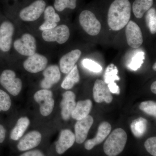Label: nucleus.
I'll use <instances>...</instances> for the list:
<instances>
[{
	"mask_svg": "<svg viewBox=\"0 0 156 156\" xmlns=\"http://www.w3.org/2000/svg\"><path fill=\"white\" fill-rule=\"evenodd\" d=\"M14 49L21 55L30 56L36 51V41L30 34H24L20 38L14 42Z\"/></svg>",
	"mask_w": 156,
	"mask_h": 156,
	"instance_id": "8",
	"label": "nucleus"
},
{
	"mask_svg": "<svg viewBox=\"0 0 156 156\" xmlns=\"http://www.w3.org/2000/svg\"><path fill=\"white\" fill-rule=\"evenodd\" d=\"M0 83L13 96H17L22 89V81L16 77L13 70L6 69L0 76Z\"/></svg>",
	"mask_w": 156,
	"mask_h": 156,
	"instance_id": "3",
	"label": "nucleus"
},
{
	"mask_svg": "<svg viewBox=\"0 0 156 156\" xmlns=\"http://www.w3.org/2000/svg\"><path fill=\"white\" fill-rule=\"evenodd\" d=\"M11 101L10 96L0 89V112L7 111L11 107Z\"/></svg>",
	"mask_w": 156,
	"mask_h": 156,
	"instance_id": "31",
	"label": "nucleus"
},
{
	"mask_svg": "<svg viewBox=\"0 0 156 156\" xmlns=\"http://www.w3.org/2000/svg\"><path fill=\"white\" fill-rule=\"evenodd\" d=\"M127 140L126 131L121 128L115 129L104 144L105 153L108 156H116L124 150Z\"/></svg>",
	"mask_w": 156,
	"mask_h": 156,
	"instance_id": "2",
	"label": "nucleus"
},
{
	"mask_svg": "<svg viewBox=\"0 0 156 156\" xmlns=\"http://www.w3.org/2000/svg\"><path fill=\"white\" fill-rule=\"evenodd\" d=\"M139 108L147 114L156 117V103L154 101H149L141 102Z\"/></svg>",
	"mask_w": 156,
	"mask_h": 156,
	"instance_id": "30",
	"label": "nucleus"
},
{
	"mask_svg": "<svg viewBox=\"0 0 156 156\" xmlns=\"http://www.w3.org/2000/svg\"><path fill=\"white\" fill-rule=\"evenodd\" d=\"M42 135L39 131L29 132L20 140L17 147L19 151H26L37 147L41 143Z\"/></svg>",
	"mask_w": 156,
	"mask_h": 156,
	"instance_id": "15",
	"label": "nucleus"
},
{
	"mask_svg": "<svg viewBox=\"0 0 156 156\" xmlns=\"http://www.w3.org/2000/svg\"><path fill=\"white\" fill-rule=\"evenodd\" d=\"M151 90L154 94L156 93V82L154 81L152 84L151 87Z\"/></svg>",
	"mask_w": 156,
	"mask_h": 156,
	"instance_id": "37",
	"label": "nucleus"
},
{
	"mask_svg": "<svg viewBox=\"0 0 156 156\" xmlns=\"http://www.w3.org/2000/svg\"><path fill=\"white\" fill-rule=\"evenodd\" d=\"M6 130L2 125H0V143L4 142L5 138Z\"/></svg>",
	"mask_w": 156,
	"mask_h": 156,
	"instance_id": "36",
	"label": "nucleus"
},
{
	"mask_svg": "<svg viewBox=\"0 0 156 156\" xmlns=\"http://www.w3.org/2000/svg\"><path fill=\"white\" fill-rule=\"evenodd\" d=\"M144 147L149 153L153 156H156V137H150L146 140Z\"/></svg>",
	"mask_w": 156,
	"mask_h": 156,
	"instance_id": "33",
	"label": "nucleus"
},
{
	"mask_svg": "<svg viewBox=\"0 0 156 156\" xmlns=\"http://www.w3.org/2000/svg\"><path fill=\"white\" fill-rule=\"evenodd\" d=\"M147 121L144 118H139L131 124V129L134 136L140 137L143 136L147 130Z\"/></svg>",
	"mask_w": 156,
	"mask_h": 156,
	"instance_id": "25",
	"label": "nucleus"
},
{
	"mask_svg": "<svg viewBox=\"0 0 156 156\" xmlns=\"http://www.w3.org/2000/svg\"><path fill=\"white\" fill-rule=\"evenodd\" d=\"M126 35L127 43L131 48H138L142 44L143 37L139 26L130 20L126 25Z\"/></svg>",
	"mask_w": 156,
	"mask_h": 156,
	"instance_id": "9",
	"label": "nucleus"
},
{
	"mask_svg": "<svg viewBox=\"0 0 156 156\" xmlns=\"http://www.w3.org/2000/svg\"><path fill=\"white\" fill-rule=\"evenodd\" d=\"M14 31V25L10 21H4L0 26V45L3 52H8L11 49Z\"/></svg>",
	"mask_w": 156,
	"mask_h": 156,
	"instance_id": "11",
	"label": "nucleus"
},
{
	"mask_svg": "<svg viewBox=\"0 0 156 156\" xmlns=\"http://www.w3.org/2000/svg\"><path fill=\"white\" fill-rule=\"evenodd\" d=\"M80 80V74L77 66L75 65L62 82V88L66 90L71 89L76 84L79 83Z\"/></svg>",
	"mask_w": 156,
	"mask_h": 156,
	"instance_id": "24",
	"label": "nucleus"
},
{
	"mask_svg": "<svg viewBox=\"0 0 156 156\" xmlns=\"http://www.w3.org/2000/svg\"><path fill=\"white\" fill-rule=\"evenodd\" d=\"M30 120L27 117H21L17 121L16 126L11 131L10 137L14 140L20 139L30 125Z\"/></svg>",
	"mask_w": 156,
	"mask_h": 156,
	"instance_id": "22",
	"label": "nucleus"
},
{
	"mask_svg": "<svg viewBox=\"0 0 156 156\" xmlns=\"http://www.w3.org/2000/svg\"><path fill=\"white\" fill-rule=\"evenodd\" d=\"M20 156H45L44 154L39 150L29 151L22 154Z\"/></svg>",
	"mask_w": 156,
	"mask_h": 156,
	"instance_id": "35",
	"label": "nucleus"
},
{
	"mask_svg": "<svg viewBox=\"0 0 156 156\" xmlns=\"http://www.w3.org/2000/svg\"><path fill=\"white\" fill-rule=\"evenodd\" d=\"M48 63L47 57L37 53L28 56L24 61L23 66L28 72L36 73L45 69Z\"/></svg>",
	"mask_w": 156,
	"mask_h": 156,
	"instance_id": "10",
	"label": "nucleus"
},
{
	"mask_svg": "<svg viewBox=\"0 0 156 156\" xmlns=\"http://www.w3.org/2000/svg\"><path fill=\"white\" fill-rule=\"evenodd\" d=\"M34 98L39 104L41 114L48 116L52 113L54 106V100L52 91L44 89L39 90L34 95Z\"/></svg>",
	"mask_w": 156,
	"mask_h": 156,
	"instance_id": "6",
	"label": "nucleus"
},
{
	"mask_svg": "<svg viewBox=\"0 0 156 156\" xmlns=\"http://www.w3.org/2000/svg\"><path fill=\"white\" fill-rule=\"evenodd\" d=\"M93 123V119L88 115L84 119L77 120L75 126L76 141L79 144L83 143L87 139L88 132Z\"/></svg>",
	"mask_w": 156,
	"mask_h": 156,
	"instance_id": "12",
	"label": "nucleus"
},
{
	"mask_svg": "<svg viewBox=\"0 0 156 156\" xmlns=\"http://www.w3.org/2000/svg\"><path fill=\"white\" fill-rule=\"evenodd\" d=\"M145 58V54L144 52H139L136 53L132 59L131 62L128 65L130 69L133 71H136L144 63V60Z\"/></svg>",
	"mask_w": 156,
	"mask_h": 156,
	"instance_id": "29",
	"label": "nucleus"
},
{
	"mask_svg": "<svg viewBox=\"0 0 156 156\" xmlns=\"http://www.w3.org/2000/svg\"><path fill=\"white\" fill-rule=\"evenodd\" d=\"M76 104V95L72 91H66L62 94V99L60 103L61 115L63 120L69 119L71 116Z\"/></svg>",
	"mask_w": 156,
	"mask_h": 156,
	"instance_id": "16",
	"label": "nucleus"
},
{
	"mask_svg": "<svg viewBox=\"0 0 156 156\" xmlns=\"http://www.w3.org/2000/svg\"><path fill=\"white\" fill-rule=\"evenodd\" d=\"M93 97L94 100L97 103L105 101L110 103L112 101L113 97L108 85L104 81L97 79L94 84L93 88Z\"/></svg>",
	"mask_w": 156,
	"mask_h": 156,
	"instance_id": "13",
	"label": "nucleus"
},
{
	"mask_svg": "<svg viewBox=\"0 0 156 156\" xmlns=\"http://www.w3.org/2000/svg\"><path fill=\"white\" fill-rule=\"evenodd\" d=\"M44 79L41 83V87L44 89H48L57 83L61 77L60 69L58 66L51 65L44 70L43 73Z\"/></svg>",
	"mask_w": 156,
	"mask_h": 156,
	"instance_id": "14",
	"label": "nucleus"
},
{
	"mask_svg": "<svg viewBox=\"0 0 156 156\" xmlns=\"http://www.w3.org/2000/svg\"><path fill=\"white\" fill-rule=\"evenodd\" d=\"M81 54L80 50L76 49L62 56L59 61L60 69L62 72L65 74L68 73L75 66Z\"/></svg>",
	"mask_w": 156,
	"mask_h": 156,
	"instance_id": "18",
	"label": "nucleus"
},
{
	"mask_svg": "<svg viewBox=\"0 0 156 156\" xmlns=\"http://www.w3.org/2000/svg\"><path fill=\"white\" fill-rule=\"evenodd\" d=\"M79 21L82 28L88 34L96 36L100 33L101 26L95 14L91 11H82L79 17Z\"/></svg>",
	"mask_w": 156,
	"mask_h": 156,
	"instance_id": "4",
	"label": "nucleus"
},
{
	"mask_svg": "<svg viewBox=\"0 0 156 156\" xmlns=\"http://www.w3.org/2000/svg\"><path fill=\"white\" fill-rule=\"evenodd\" d=\"M84 67L94 73H99L102 70V67L100 65L91 59L86 58L83 61Z\"/></svg>",
	"mask_w": 156,
	"mask_h": 156,
	"instance_id": "32",
	"label": "nucleus"
},
{
	"mask_svg": "<svg viewBox=\"0 0 156 156\" xmlns=\"http://www.w3.org/2000/svg\"><path fill=\"white\" fill-rule=\"evenodd\" d=\"M154 0H135L132 6L133 13L136 18L140 19L151 8Z\"/></svg>",
	"mask_w": 156,
	"mask_h": 156,
	"instance_id": "23",
	"label": "nucleus"
},
{
	"mask_svg": "<svg viewBox=\"0 0 156 156\" xmlns=\"http://www.w3.org/2000/svg\"><path fill=\"white\" fill-rule=\"evenodd\" d=\"M1 45H0V50H1Z\"/></svg>",
	"mask_w": 156,
	"mask_h": 156,
	"instance_id": "39",
	"label": "nucleus"
},
{
	"mask_svg": "<svg viewBox=\"0 0 156 156\" xmlns=\"http://www.w3.org/2000/svg\"><path fill=\"white\" fill-rule=\"evenodd\" d=\"M92 105V101L89 99L78 101L72 113V117L76 120L84 119L89 115Z\"/></svg>",
	"mask_w": 156,
	"mask_h": 156,
	"instance_id": "21",
	"label": "nucleus"
},
{
	"mask_svg": "<svg viewBox=\"0 0 156 156\" xmlns=\"http://www.w3.org/2000/svg\"><path fill=\"white\" fill-rule=\"evenodd\" d=\"M110 124L107 122H103L98 128L97 134L94 138L88 140L85 144V147L87 150L92 149L95 146L100 144L106 138L111 131Z\"/></svg>",
	"mask_w": 156,
	"mask_h": 156,
	"instance_id": "19",
	"label": "nucleus"
},
{
	"mask_svg": "<svg viewBox=\"0 0 156 156\" xmlns=\"http://www.w3.org/2000/svg\"><path fill=\"white\" fill-rule=\"evenodd\" d=\"M42 36L46 41L56 42L59 44H63L69 38V29L67 26L61 24L51 29L43 31Z\"/></svg>",
	"mask_w": 156,
	"mask_h": 156,
	"instance_id": "7",
	"label": "nucleus"
},
{
	"mask_svg": "<svg viewBox=\"0 0 156 156\" xmlns=\"http://www.w3.org/2000/svg\"><path fill=\"white\" fill-rule=\"evenodd\" d=\"M131 5L128 0H115L112 3L108 14V23L112 30H121L130 21Z\"/></svg>",
	"mask_w": 156,
	"mask_h": 156,
	"instance_id": "1",
	"label": "nucleus"
},
{
	"mask_svg": "<svg viewBox=\"0 0 156 156\" xmlns=\"http://www.w3.org/2000/svg\"><path fill=\"white\" fill-rule=\"evenodd\" d=\"M118 69L114 64H111L107 68L105 73V83L108 84L115 83L116 80H119L120 78L118 76Z\"/></svg>",
	"mask_w": 156,
	"mask_h": 156,
	"instance_id": "27",
	"label": "nucleus"
},
{
	"mask_svg": "<svg viewBox=\"0 0 156 156\" xmlns=\"http://www.w3.org/2000/svg\"><path fill=\"white\" fill-rule=\"evenodd\" d=\"M46 7V3L44 0H37L20 11V17L27 22L35 21L44 13Z\"/></svg>",
	"mask_w": 156,
	"mask_h": 156,
	"instance_id": "5",
	"label": "nucleus"
},
{
	"mask_svg": "<svg viewBox=\"0 0 156 156\" xmlns=\"http://www.w3.org/2000/svg\"><path fill=\"white\" fill-rule=\"evenodd\" d=\"M153 69L154 70L156 71V63L155 62L154 63V65L153 66Z\"/></svg>",
	"mask_w": 156,
	"mask_h": 156,
	"instance_id": "38",
	"label": "nucleus"
},
{
	"mask_svg": "<svg viewBox=\"0 0 156 156\" xmlns=\"http://www.w3.org/2000/svg\"><path fill=\"white\" fill-rule=\"evenodd\" d=\"M108 87L110 92L112 93H114V94H119V88L115 82L108 84Z\"/></svg>",
	"mask_w": 156,
	"mask_h": 156,
	"instance_id": "34",
	"label": "nucleus"
},
{
	"mask_svg": "<svg viewBox=\"0 0 156 156\" xmlns=\"http://www.w3.org/2000/svg\"><path fill=\"white\" fill-rule=\"evenodd\" d=\"M145 21L150 32L153 34L156 33V11L154 8H151L146 12Z\"/></svg>",
	"mask_w": 156,
	"mask_h": 156,
	"instance_id": "26",
	"label": "nucleus"
},
{
	"mask_svg": "<svg viewBox=\"0 0 156 156\" xmlns=\"http://www.w3.org/2000/svg\"><path fill=\"white\" fill-rule=\"evenodd\" d=\"M44 13V22L39 27L40 30L44 31L51 29L56 27L57 23L60 20V17L55 12V9L52 6H49L45 9Z\"/></svg>",
	"mask_w": 156,
	"mask_h": 156,
	"instance_id": "20",
	"label": "nucleus"
},
{
	"mask_svg": "<svg viewBox=\"0 0 156 156\" xmlns=\"http://www.w3.org/2000/svg\"><path fill=\"white\" fill-rule=\"evenodd\" d=\"M76 141L75 135L69 129L61 131L58 141L56 143V152L59 154L64 153L72 147Z\"/></svg>",
	"mask_w": 156,
	"mask_h": 156,
	"instance_id": "17",
	"label": "nucleus"
},
{
	"mask_svg": "<svg viewBox=\"0 0 156 156\" xmlns=\"http://www.w3.org/2000/svg\"><path fill=\"white\" fill-rule=\"evenodd\" d=\"M77 0H55L54 8L59 12L66 9H74L76 7Z\"/></svg>",
	"mask_w": 156,
	"mask_h": 156,
	"instance_id": "28",
	"label": "nucleus"
}]
</instances>
